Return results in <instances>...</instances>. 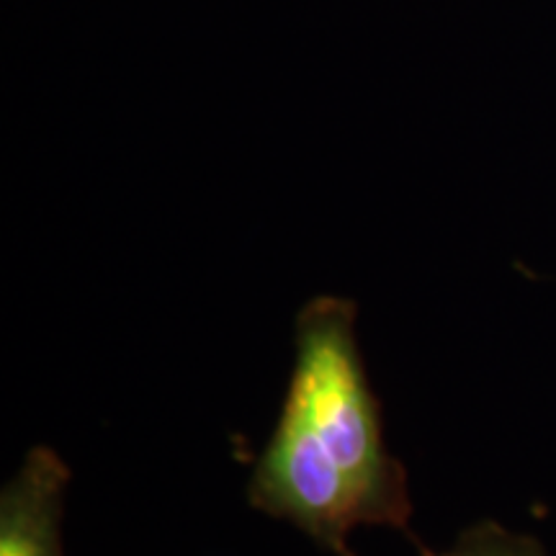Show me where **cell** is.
Returning a JSON list of instances; mask_svg holds the SVG:
<instances>
[{
  "mask_svg": "<svg viewBox=\"0 0 556 556\" xmlns=\"http://www.w3.org/2000/svg\"><path fill=\"white\" fill-rule=\"evenodd\" d=\"M356 304L315 296L296 315V358L248 500L336 556H356L358 526L407 531V471L389 454L384 420L356 336Z\"/></svg>",
  "mask_w": 556,
  "mask_h": 556,
  "instance_id": "obj_1",
  "label": "cell"
},
{
  "mask_svg": "<svg viewBox=\"0 0 556 556\" xmlns=\"http://www.w3.org/2000/svg\"><path fill=\"white\" fill-rule=\"evenodd\" d=\"M73 471L58 451L34 446L0 492V556H65L62 510Z\"/></svg>",
  "mask_w": 556,
  "mask_h": 556,
  "instance_id": "obj_2",
  "label": "cell"
},
{
  "mask_svg": "<svg viewBox=\"0 0 556 556\" xmlns=\"http://www.w3.org/2000/svg\"><path fill=\"white\" fill-rule=\"evenodd\" d=\"M420 556H544L533 539L518 536L495 523H482L469 528L454 546L435 554L422 548Z\"/></svg>",
  "mask_w": 556,
  "mask_h": 556,
  "instance_id": "obj_3",
  "label": "cell"
}]
</instances>
